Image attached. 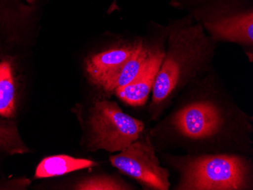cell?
<instances>
[{"instance_id": "12", "label": "cell", "mask_w": 253, "mask_h": 190, "mask_svg": "<svg viewBox=\"0 0 253 190\" xmlns=\"http://www.w3.org/2000/svg\"><path fill=\"white\" fill-rule=\"evenodd\" d=\"M78 190H130L134 187L116 176L96 174L88 176L77 183L74 187Z\"/></svg>"}, {"instance_id": "7", "label": "cell", "mask_w": 253, "mask_h": 190, "mask_svg": "<svg viewBox=\"0 0 253 190\" xmlns=\"http://www.w3.org/2000/svg\"><path fill=\"white\" fill-rule=\"evenodd\" d=\"M166 38V27H161L158 35L152 37V39L148 40L149 55L140 73L133 81L118 88L114 93L121 101L132 107H142L146 104L163 61Z\"/></svg>"}, {"instance_id": "14", "label": "cell", "mask_w": 253, "mask_h": 190, "mask_svg": "<svg viewBox=\"0 0 253 190\" xmlns=\"http://www.w3.org/2000/svg\"><path fill=\"white\" fill-rule=\"evenodd\" d=\"M25 1H27V2H29V3H32L33 1L34 0H25Z\"/></svg>"}, {"instance_id": "6", "label": "cell", "mask_w": 253, "mask_h": 190, "mask_svg": "<svg viewBox=\"0 0 253 190\" xmlns=\"http://www.w3.org/2000/svg\"><path fill=\"white\" fill-rule=\"evenodd\" d=\"M109 160L113 167L134 179L143 190H170V172L161 164L149 128H145L136 141L110 156Z\"/></svg>"}, {"instance_id": "2", "label": "cell", "mask_w": 253, "mask_h": 190, "mask_svg": "<svg viewBox=\"0 0 253 190\" xmlns=\"http://www.w3.org/2000/svg\"><path fill=\"white\" fill-rule=\"evenodd\" d=\"M166 44L148 106L149 120L156 122L183 89L214 71L217 43L190 15L166 27Z\"/></svg>"}, {"instance_id": "10", "label": "cell", "mask_w": 253, "mask_h": 190, "mask_svg": "<svg viewBox=\"0 0 253 190\" xmlns=\"http://www.w3.org/2000/svg\"><path fill=\"white\" fill-rule=\"evenodd\" d=\"M149 50V41L142 39L131 57L126 62L117 77L109 86L107 96L114 94L118 88L126 86L134 80L147 59Z\"/></svg>"}, {"instance_id": "11", "label": "cell", "mask_w": 253, "mask_h": 190, "mask_svg": "<svg viewBox=\"0 0 253 190\" xmlns=\"http://www.w3.org/2000/svg\"><path fill=\"white\" fill-rule=\"evenodd\" d=\"M15 110V86L11 65L0 62V115L10 117Z\"/></svg>"}, {"instance_id": "9", "label": "cell", "mask_w": 253, "mask_h": 190, "mask_svg": "<svg viewBox=\"0 0 253 190\" xmlns=\"http://www.w3.org/2000/svg\"><path fill=\"white\" fill-rule=\"evenodd\" d=\"M98 163L86 158H74L72 156H50L44 158L37 167L35 177L37 178L57 177L68 173L95 167Z\"/></svg>"}, {"instance_id": "3", "label": "cell", "mask_w": 253, "mask_h": 190, "mask_svg": "<svg viewBox=\"0 0 253 190\" xmlns=\"http://www.w3.org/2000/svg\"><path fill=\"white\" fill-rule=\"evenodd\" d=\"M157 154L177 174L174 190H253V156L161 151Z\"/></svg>"}, {"instance_id": "13", "label": "cell", "mask_w": 253, "mask_h": 190, "mask_svg": "<svg viewBox=\"0 0 253 190\" xmlns=\"http://www.w3.org/2000/svg\"><path fill=\"white\" fill-rule=\"evenodd\" d=\"M0 149L11 153H25V145L18 135V130L10 124L0 121Z\"/></svg>"}, {"instance_id": "5", "label": "cell", "mask_w": 253, "mask_h": 190, "mask_svg": "<svg viewBox=\"0 0 253 190\" xmlns=\"http://www.w3.org/2000/svg\"><path fill=\"white\" fill-rule=\"evenodd\" d=\"M84 147L89 152H119L136 141L145 130L143 121L124 113L116 102L98 98L84 119Z\"/></svg>"}, {"instance_id": "4", "label": "cell", "mask_w": 253, "mask_h": 190, "mask_svg": "<svg viewBox=\"0 0 253 190\" xmlns=\"http://www.w3.org/2000/svg\"><path fill=\"white\" fill-rule=\"evenodd\" d=\"M202 25L217 42L237 44L253 61V7L251 0H171Z\"/></svg>"}, {"instance_id": "8", "label": "cell", "mask_w": 253, "mask_h": 190, "mask_svg": "<svg viewBox=\"0 0 253 190\" xmlns=\"http://www.w3.org/2000/svg\"><path fill=\"white\" fill-rule=\"evenodd\" d=\"M142 39L121 42L86 58L85 72L89 83L107 96L108 89L130 59Z\"/></svg>"}, {"instance_id": "1", "label": "cell", "mask_w": 253, "mask_h": 190, "mask_svg": "<svg viewBox=\"0 0 253 190\" xmlns=\"http://www.w3.org/2000/svg\"><path fill=\"white\" fill-rule=\"evenodd\" d=\"M149 131L157 151L253 156V117L214 70L183 89Z\"/></svg>"}]
</instances>
